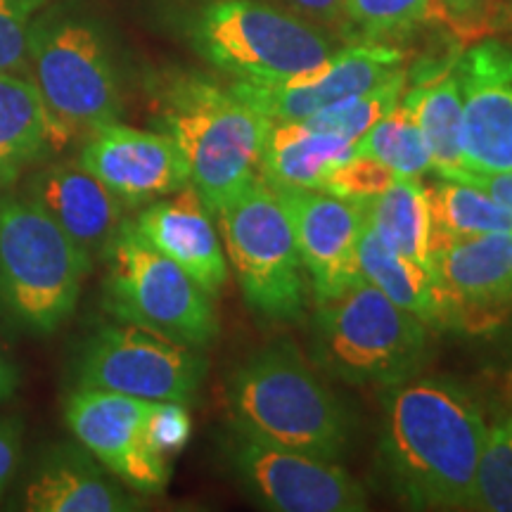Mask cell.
I'll return each mask as SVG.
<instances>
[{"label":"cell","mask_w":512,"mask_h":512,"mask_svg":"<svg viewBox=\"0 0 512 512\" xmlns=\"http://www.w3.org/2000/svg\"><path fill=\"white\" fill-rule=\"evenodd\" d=\"M403 86H406V72L373 88V91L335 102V105L325 107V110L316 112L313 117L304 119L302 124L313 128V131L335 133V136L347 138L351 143H358L377 121L387 117L399 105L403 98Z\"/></svg>","instance_id":"83f0119b"},{"label":"cell","mask_w":512,"mask_h":512,"mask_svg":"<svg viewBox=\"0 0 512 512\" xmlns=\"http://www.w3.org/2000/svg\"><path fill=\"white\" fill-rule=\"evenodd\" d=\"M403 74V53L387 43L339 48L320 67L278 83H230L235 95L271 121H304L313 114L356 98Z\"/></svg>","instance_id":"4fadbf2b"},{"label":"cell","mask_w":512,"mask_h":512,"mask_svg":"<svg viewBox=\"0 0 512 512\" xmlns=\"http://www.w3.org/2000/svg\"><path fill=\"white\" fill-rule=\"evenodd\" d=\"M140 235L176 261L216 297L228 280V259L211 221V209L192 185L159 197L133 221Z\"/></svg>","instance_id":"e0dca14e"},{"label":"cell","mask_w":512,"mask_h":512,"mask_svg":"<svg viewBox=\"0 0 512 512\" xmlns=\"http://www.w3.org/2000/svg\"><path fill=\"white\" fill-rule=\"evenodd\" d=\"M22 458V422L0 418V498L5 496Z\"/></svg>","instance_id":"d590c367"},{"label":"cell","mask_w":512,"mask_h":512,"mask_svg":"<svg viewBox=\"0 0 512 512\" xmlns=\"http://www.w3.org/2000/svg\"><path fill=\"white\" fill-rule=\"evenodd\" d=\"M458 181L472 183L484 192H489L496 202L512 211V171H501V174H475V171H465L463 178Z\"/></svg>","instance_id":"8d00e7d4"},{"label":"cell","mask_w":512,"mask_h":512,"mask_svg":"<svg viewBox=\"0 0 512 512\" xmlns=\"http://www.w3.org/2000/svg\"><path fill=\"white\" fill-rule=\"evenodd\" d=\"M434 3H437V19L465 36L479 34L496 15L501 0H434Z\"/></svg>","instance_id":"836d02e7"},{"label":"cell","mask_w":512,"mask_h":512,"mask_svg":"<svg viewBox=\"0 0 512 512\" xmlns=\"http://www.w3.org/2000/svg\"><path fill=\"white\" fill-rule=\"evenodd\" d=\"M83 138L79 164L124 204L155 202L190 183L181 147L162 131L110 121Z\"/></svg>","instance_id":"9a60e30c"},{"label":"cell","mask_w":512,"mask_h":512,"mask_svg":"<svg viewBox=\"0 0 512 512\" xmlns=\"http://www.w3.org/2000/svg\"><path fill=\"white\" fill-rule=\"evenodd\" d=\"M105 306L117 320L136 323L202 349L219 335L211 294L176 261L124 221L105 247Z\"/></svg>","instance_id":"ba28073f"},{"label":"cell","mask_w":512,"mask_h":512,"mask_svg":"<svg viewBox=\"0 0 512 512\" xmlns=\"http://www.w3.org/2000/svg\"><path fill=\"white\" fill-rule=\"evenodd\" d=\"M401 102L413 114L425 138L432 169L441 178H463L467 171L463 157V95L456 72L418 83L413 91L403 95Z\"/></svg>","instance_id":"cb8c5ba5"},{"label":"cell","mask_w":512,"mask_h":512,"mask_svg":"<svg viewBox=\"0 0 512 512\" xmlns=\"http://www.w3.org/2000/svg\"><path fill=\"white\" fill-rule=\"evenodd\" d=\"M24 195L91 256L105 252L124 223V202L79 162L50 164L36 171Z\"/></svg>","instance_id":"ac0fdd59"},{"label":"cell","mask_w":512,"mask_h":512,"mask_svg":"<svg viewBox=\"0 0 512 512\" xmlns=\"http://www.w3.org/2000/svg\"><path fill=\"white\" fill-rule=\"evenodd\" d=\"M91 254L27 195L0 197V304L22 328L53 335L79 304Z\"/></svg>","instance_id":"8992f818"},{"label":"cell","mask_w":512,"mask_h":512,"mask_svg":"<svg viewBox=\"0 0 512 512\" xmlns=\"http://www.w3.org/2000/svg\"><path fill=\"white\" fill-rule=\"evenodd\" d=\"M453 72L463 95L465 169L512 171V50L496 41L477 43Z\"/></svg>","instance_id":"2e32d148"},{"label":"cell","mask_w":512,"mask_h":512,"mask_svg":"<svg viewBox=\"0 0 512 512\" xmlns=\"http://www.w3.org/2000/svg\"><path fill=\"white\" fill-rule=\"evenodd\" d=\"M430 259L448 316L458 306H494L512 294V233L432 242Z\"/></svg>","instance_id":"ffe728a7"},{"label":"cell","mask_w":512,"mask_h":512,"mask_svg":"<svg viewBox=\"0 0 512 512\" xmlns=\"http://www.w3.org/2000/svg\"><path fill=\"white\" fill-rule=\"evenodd\" d=\"M430 325L401 309L366 278H358L313 316L316 366L349 384L387 389L420 373L430 349Z\"/></svg>","instance_id":"277c9868"},{"label":"cell","mask_w":512,"mask_h":512,"mask_svg":"<svg viewBox=\"0 0 512 512\" xmlns=\"http://www.w3.org/2000/svg\"><path fill=\"white\" fill-rule=\"evenodd\" d=\"M396 178H399V174L389 169L387 164L363 155H354L349 162L339 164L335 171H330V176L325 178L320 190L342 197V200L363 204L382 195Z\"/></svg>","instance_id":"4dcf8cb0"},{"label":"cell","mask_w":512,"mask_h":512,"mask_svg":"<svg viewBox=\"0 0 512 512\" xmlns=\"http://www.w3.org/2000/svg\"><path fill=\"white\" fill-rule=\"evenodd\" d=\"M230 467L261 508L273 512H361L368 494L335 460L278 446L233 422Z\"/></svg>","instance_id":"8fae6325"},{"label":"cell","mask_w":512,"mask_h":512,"mask_svg":"<svg viewBox=\"0 0 512 512\" xmlns=\"http://www.w3.org/2000/svg\"><path fill=\"white\" fill-rule=\"evenodd\" d=\"M17 387V375H15V368L10 366L8 358L3 356V351H0V401H5L8 396H12Z\"/></svg>","instance_id":"74e56055"},{"label":"cell","mask_w":512,"mask_h":512,"mask_svg":"<svg viewBox=\"0 0 512 512\" xmlns=\"http://www.w3.org/2000/svg\"><path fill=\"white\" fill-rule=\"evenodd\" d=\"M150 403L136 396L76 387L64 403V420L76 441L110 475L140 494H159L169 482V463L147 441Z\"/></svg>","instance_id":"7c38bea8"},{"label":"cell","mask_w":512,"mask_h":512,"mask_svg":"<svg viewBox=\"0 0 512 512\" xmlns=\"http://www.w3.org/2000/svg\"><path fill=\"white\" fill-rule=\"evenodd\" d=\"M273 190L290 216L299 259L311 280L313 299L316 304L328 302L361 278L356 252L366 226L363 207L325 190Z\"/></svg>","instance_id":"5bb4252c"},{"label":"cell","mask_w":512,"mask_h":512,"mask_svg":"<svg viewBox=\"0 0 512 512\" xmlns=\"http://www.w3.org/2000/svg\"><path fill=\"white\" fill-rule=\"evenodd\" d=\"M216 216L249 309L268 320L302 318L309 283L290 216L271 185L256 176Z\"/></svg>","instance_id":"9c48e42d"},{"label":"cell","mask_w":512,"mask_h":512,"mask_svg":"<svg viewBox=\"0 0 512 512\" xmlns=\"http://www.w3.org/2000/svg\"><path fill=\"white\" fill-rule=\"evenodd\" d=\"M27 62L48 110L72 138L119 121L117 60L91 12L76 3L43 5L29 29Z\"/></svg>","instance_id":"5b68a950"},{"label":"cell","mask_w":512,"mask_h":512,"mask_svg":"<svg viewBox=\"0 0 512 512\" xmlns=\"http://www.w3.org/2000/svg\"><path fill=\"white\" fill-rule=\"evenodd\" d=\"M155 105L157 126L188 162L190 185L216 214L256 178L271 119L204 76L169 79Z\"/></svg>","instance_id":"3957f363"},{"label":"cell","mask_w":512,"mask_h":512,"mask_svg":"<svg viewBox=\"0 0 512 512\" xmlns=\"http://www.w3.org/2000/svg\"><path fill=\"white\" fill-rule=\"evenodd\" d=\"M72 140L27 76L0 72V185Z\"/></svg>","instance_id":"44dd1931"},{"label":"cell","mask_w":512,"mask_h":512,"mask_svg":"<svg viewBox=\"0 0 512 512\" xmlns=\"http://www.w3.org/2000/svg\"><path fill=\"white\" fill-rule=\"evenodd\" d=\"M228 401L235 425L292 451L337 463L351 441L347 406L287 339L235 366Z\"/></svg>","instance_id":"7a4b0ae2"},{"label":"cell","mask_w":512,"mask_h":512,"mask_svg":"<svg viewBox=\"0 0 512 512\" xmlns=\"http://www.w3.org/2000/svg\"><path fill=\"white\" fill-rule=\"evenodd\" d=\"M22 508L29 512H128L140 503L112 482L83 446L60 444L36 460L24 482Z\"/></svg>","instance_id":"d6986e66"},{"label":"cell","mask_w":512,"mask_h":512,"mask_svg":"<svg viewBox=\"0 0 512 512\" xmlns=\"http://www.w3.org/2000/svg\"><path fill=\"white\" fill-rule=\"evenodd\" d=\"M484 439V415L448 377L415 375L384 389L377 456L408 508L472 510Z\"/></svg>","instance_id":"6da1fadb"},{"label":"cell","mask_w":512,"mask_h":512,"mask_svg":"<svg viewBox=\"0 0 512 512\" xmlns=\"http://www.w3.org/2000/svg\"><path fill=\"white\" fill-rule=\"evenodd\" d=\"M432 211V242L484 233H512V211L489 192L465 181L437 178L427 185Z\"/></svg>","instance_id":"484cf974"},{"label":"cell","mask_w":512,"mask_h":512,"mask_svg":"<svg viewBox=\"0 0 512 512\" xmlns=\"http://www.w3.org/2000/svg\"><path fill=\"white\" fill-rule=\"evenodd\" d=\"M472 510L512 512V415L486 427Z\"/></svg>","instance_id":"f546056e"},{"label":"cell","mask_w":512,"mask_h":512,"mask_svg":"<svg viewBox=\"0 0 512 512\" xmlns=\"http://www.w3.org/2000/svg\"><path fill=\"white\" fill-rule=\"evenodd\" d=\"M363 221L384 245L432 275V211L420 178L399 176L382 195L363 202Z\"/></svg>","instance_id":"603a6c76"},{"label":"cell","mask_w":512,"mask_h":512,"mask_svg":"<svg viewBox=\"0 0 512 512\" xmlns=\"http://www.w3.org/2000/svg\"><path fill=\"white\" fill-rule=\"evenodd\" d=\"M349 36L366 43H384L406 36L415 27L437 19L434 0H347Z\"/></svg>","instance_id":"f1b7e54d"},{"label":"cell","mask_w":512,"mask_h":512,"mask_svg":"<svg viewBox=\"0 0 512 512\" xmlns=\"http://www.w3.org/2000/svg\"><path fill=\"white\" fill-rule=\"evenodd\" d=\"M207 373L195 347L136 323L102 325L74 363L79 389H100L145 401L190 403Z\"/></svg>","instance_id":"30bf717a"},{"label":"cell","mask_w":512,"mask_h":512,"mask_svg":"<svg viewBox=\"0 0 512 512\" xmlns=\"http://www.w3.org/2000/svg\"><path fill=\"white\" fill-rule=\"evenodd\" d=\"M275 5L320 29H344L349 34L347 0H275Z\"/></svg>","instance_id":"e575fe53"},{"label":"cell","mask_w":512,"mask_h":512,"mask_svg":"<svg viewBox=\"0 0 512 512\" xmlns=\"http://www.w3.org/2000/svg\"><path fill=\"white\" fill-rule=\"evenodd\" d=\"M356 155L377 159L399 176L420 178L432 169V157L425 138L403 102L358 140Z\"/></svg>","instance_id":"4316f807"},{"label":"cell","mask_w":512,"mask_h":512,"mask_svg":"<svg viewBox=\"0 0 512 512\" xmlns=\"http://www.w3.org/2000/svg\"><path fill=\"white\" fill-rule=\"evenodd\" d=\"M48 0H0V72L27 64L29 29Z\"/></svg>","instance_id":"1f68e13d"},{"label":"cell","mask_w":512,"mask_h":512,"mask_svg":"<svg viewBox=\"0 0 512 512\" xmlns=\"http://www.w3.org/2000/svg\"><path fill=\"white\" fill-rule=\"evenodd\" d=\"M358 271L370 285H375L382 294H387L401 309L411 311L413 316L425 320L427 325H437L448 316V309L434 285L427 268L396 254L368 226H363L358 240Z\"/></svg>","instance_id":"d4e9b609"},{"label":"cell","mask_w":512,"mask_h":512,"mask_svg":"<svg viewBox=\"0 0 512 512\" xmlns=\"http://www.w3.org/2000/svg\"><path fill=\"white\" fill-rule=\"evenodd\" d=\"M192 48L238 81L278 83L337 53L325 29L264 0H214L190 24Z\"/></svg>","instance_id":"52a82bcc"},{"label":"cell","mask_w":512,"mask_h":512,"mask_svg":"<svg viewBox=\"0 0 512 512\" xmlns=\"http://www.w3.org/2000/svg\"><path fill=\"white\" fill-rule=\"evenodd\" d=\"M145 432L155 451L162 456L178 453L192 437V418L188 403L152 401L145 418Z\"/></svg>","instance_id":"d6a6232c"},{"label":"cell","mask_w":512,"mask_h":512,"mask_svg":"<svg viewBox=\"0 0 512 512\" xmlns=\"http://www.w3.org/2000/svg\"><path fill=\"white\" fill-rule=\"evenodd\" d=\"M356 155V143L313 131L302 121H271L261 150V178L273 188H323L339 164Z\"/></svg>","instance_id":"7402d4cb"}]
</instances>
